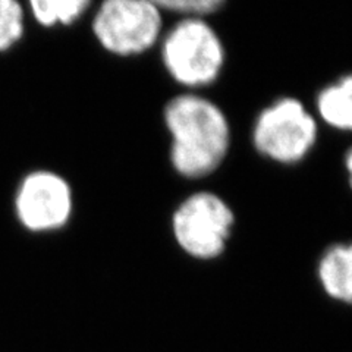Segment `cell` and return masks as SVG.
I'll return each mask as SVG.
<instances>
[{"label":"cell","mask_w":352,"mask_h":352,"mask_svg":"<svg viewBox=\"0 0 352 352\" xmlns=\"http://www.w3.org/2000/svg\"><path fill=\"white\" fill-rule=\"evenodd\" d=\"M164 124L172 135L170 162L185 178H203L226 157L230 129L213 102L195 94L172 98L164 107Z\"/></svg>","instance_id":"6da1fadb"},{"label":"cell","mask_w":352,"mask_h":352,"mask_svg":"<svg viewBox=\"0 0 352 352\" xmlns=\"http://www.w3.org/2000/svg\"><path fill=\"white\" fill-rule=\"evenodd\" d=\"M162 59L172 78L186 87H204L217 80L225 49L216 31L203 18L185 16L168 31Z\"/></svg>","instance_id":"7a4b0ae2"},{"label":"cell","mask_w":352,"mask_h":352,"mask_svg":"<svg viewBox=\"0 0 352 352\" xmlns=\"http://www.w3.org/2000/svg\"><path fill=\"white\" fill-rule=\"evenodd\" d=\"M316 140V119L300 100L292 97L280 98L264 109L252 131L257 151L279 163L302 160Z\"/></svg>","instance_id":"3957f363"},{"label":"cell","mask_w":352,"mask_h":352,"mask_svg":"<svg viewBox=\"0 0 352 352\" xmlns=\"http://www.w3.org/2000/svg\"><path fill=\"white\" fill-rule=\"evenodd\" d=\"M93 32L110 53L140 54L160 37L162 10L147 0H103L93 19Z\"/></svg>","instance_id":"277c9868"},{"label":"cell","mask_w":352,"mask_h":352,"mask_svg":"<svg viewBox=\"0 0 352 352\" xmlns=\"http://www.w3.org/2000/svg\"><path fill=\"white\" fill-rule=\"evenodd\" d=\"M172 225L176 241L188 254L212 258L225 248L234 213L219 195L197 192L176 208Z\"/></svg>","instance_id":"5b68a950"},{"label":"cell","mask_w":352,"mask_h":352,"mask_svg":"<svg viewBox=\"0 0 352 352\" xmlns=\"http://www.w3.org/2000/svg\"><path fill=\"white\" fill-rule=\"evenodd\" d=\"M15 212L21 225L31 232L60 229L72 214L71 186L58 173L32 172L18 186Z\"/></svg>","instance_id":"8992f818"},{"label":"cell","mask_w":352,"mask_h":352,"mask_svg":"<svg viewBox=\"0 0 352 352\" xmlns=\"http://www.w3.org/2000/svg\"><path fill=\"white\" fill-rule=\"evenodd\" d=\"M318 274L329 295L352 302V244L329 248L322 257Z\"/></svg>","instance_id":"52a82bcc"},{"label":"cell","mask_w":352,"mask_h":352,"mask_svg":"<svg viewBox=\"0 0 352 352\" xmlns=\"http://www.w3.org/2000/svg\"><path fill=\"white\" fill-rule=\"evenodd\" d=\"M317 109L330 126L352 131V74L318 93Z\"/></svg>","instance_id":"ba28073f"},{"label":"cell","mask_w":352,"mask_h":352,"mask_svg":"<svg viewBox=\"0 0 352 352\" xmlns=\"http://www.w3.org/2000/svg\"><path fill=\"white\" fill-rule=\"evenodd\" d=\"M91 0H28L32 16L43 27L71 25L78 21Z\"/></svg>","instance_id":"9c48e42d"},{"label":"cell","mask_w":352,"mask_h":352,"mask_svg":"<svg viewBox=\"0 0 352 352\" xmlns=\"http://www.w3.org/2000/svg\"><path fill=\"white\" fill-rule=\"evenodd\" d=\"M24 36V9L18 0H0V52L9 50Z\"/></svg>","instance_id":"30bf717a"},{"label":"cell","mask_w":352,"mask_h":352,"mask_svg":"<svg viewBox=\"0 0 352 352\" xmlns=\"http://www.w3.org/2000/svg\"><path fill=\"white\" fill-rule=\"evenodd\" d=\"M160 10H170L186 16L210 15L225 5L226 0H147Z\"/></svg>","instance_id":"8fae6325"},{"label":"cell","mask_w":352,"mask_h":352,"mask_svg":"<svg viewBox=\"0 0 352 352\" xmlns=\"http://www.w3.org/2000/svg\"><path fill=\"white\" fill-rule=\"evenodd\" d=\"M345 168L348 170L349 185H351V188H352V148H349V151L346 153V156H345Z\"/></svg>","instance_id":"7c38bea8"}]
</instances>
